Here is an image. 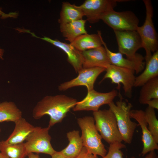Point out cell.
Segmentation results:
<instances>
[{
    "label": "cell",
    "instance_id": "1",
    "mask_svg": "<svg viewBox=\"0 0 158 158\" xmlns=\"http://www.w3.org/2000/svg\"><path fill=\"white\" fill-rule=\"evenodd\" d=\"M77 102L76 99L64 95L47 96L37 103L33 109L32 116L38 119L48 115L50 117L49 126L51 127L61 122Z\"/></svg>",
    "mask_w": 158,
    "mask_h": 158
},
{
    "label": "cell",
    "instance_id": "2",
    "mask_svg": "<svg viewBox=\"0 0 158 158\" xmlns=\"http://www.w3.org/2000/svg\"><path fill=\"white\" fill-rule=\"evenodd\" d=\"M119 96L120 100L116 104L112 101L108 105L115 116L122 141L130 144L132 142L135 129L139 125L130 120V113L132 104L127 100H123L120 94Z\"/></svg>",
    "mask_w": 158,
    "mask_h": 158
},
{
    "label": "cell",
    "instance_id": "3",
    "mask_svg": "<svg viewBox=\"0 0 158 158\" xmlns=\"http://www.w3.org/2000/svg\"><path fill=\"white\" fill-rule=\"evenodd\" d=\"M146 9V17L143 25L138 26L136 31L141 40L142 48L145 51V63L152 54L158 50V41L157 33L152 20L153 8L151 1L143 0Z\"/></svg>",
    "mask_w": 158,
    "mask_h": 158
},
{
    "label": "cell",
    "instance_id": "4",
    "mask_svg": "<svg viewBox=\"0 0 158 158\" xmlns=\"http://www.w3.org/2000/svg\"><path fill=\"white\" fill-rule=\"evenodd\" d=\"M77 123L82 131L81 137L83 146L90 153L104 157L107 151L96 128L94 118L86 116L79 118Z\"/></svg>",
    "mask_w": 158,
    "mask_h": 158
},
{
    "label": "cell",
    "instance_id": "5",
    "mask_svg": "<svg viewBox=\"0 0 158 158\" xmlns=\"http://www.w3.org/2000/svg\"><path fill=\"white\" fill-rule=\"evenodd\" d=\"M93 114L96 128L102 138L109 144L121 142L115 116L110 109L93 112Z\"/></svg>",
    "mask_w": 158,
    "mask_h": 158
},
{
    "label": "cell",
    "instance_id": "6",
    "mask_svg": "<svg viewBox=\"0 0 158 158\" xmlns=\"http://www.w3.org/2000/svg\"><path fill=\"white\" fill-rule=\"evenodd\" d=\"M117 43L119 52L131 60L144 59L143 56L136 53L142 48L141 38L136 30L114 31Z\"/></svg>",
    "mask_w": 158,
    "mask_h": 158
},
{
    "label": "cell",
    "instance_id": "7",
    "mask_svg": "<svg viewBox=\"0 0 158 158\" xmlns=\"http://www.w3.org/2000/svg\"><path fill=\"white\" fill-rule=\"evenodd\" d=\"M100 20L114 31L136 30L139 22L138 17L132 11L117 12L114 9L105 13Z\"/></svg>",
    "mask_w": 158,
    "mask_h": 158
},
{
    "label": "cell",
    "instance_id": "8",
    "mask_svg": "<svg viewBox=\"0 0 158 158\" xmlns=\"http://www.w3.org/2000/svg\"><path fill=\"white\" fill-rule=\"evenodd\" d=\"M51 127L42 128L35 126L25 143L28 154L42 153L51 155L56 151L51 143V137L49 134Z\"/></svg>",
    "mask_w": 158,
    "mask_h": 158
},
{
    "label": "cell",
    "instance_id": "9",
    "mask_svg": "<svg viewBox=\"0 0 158 158\" xmlns=\"http://www.w3.org/2000/svg\"><path fill=\"white\" fill-rule=\"evenodd\" d=\"M105 71L106 73L101 82L106 79H110L112 83L118 85L117 88L119 90L120 88L121 84H122L125 96L131 98L136 77L134 71L130 69L118 67L111 64L106 68Z\"/></svg>",
    "mask_w": 158,
    "mask_h": 158
},
{
    "label": "cell",
    "instance_id": "10",
    "mask_svg": "<svg viewBox=\"0 0 158 158\" xmlns=\"http://www.w3.org/2000/svg\"><path fill=\"white\" fill-rule=\"evenodd\" d=\"M117 90H113L106 93L98 92L94 89L88 91L87 95L82 100L78 102L73 108L74 111L99 110V107L104 104H108L118 95Z\"/></svg>",
    "mask_w": 158,
    "mask_h": 158
},
{
    "label": "cell",
    "instance_id": "11",
    "mask_svg": "<svg viewBox=\"0 0 158 158\" xmlns=\"http://www.w3.org/2000/svg\"><path fill=\"white\" fill-rule=\"evenodd\" d=\"M127 1L128 0H86L79 6L86 17V20L94 23L98 22L105 13L114 9L118 3Z\"/></svg>",
    "mask_w": 158,
    "mask_h": 158
},
{
    "label": "cell",
    "instance_id": "12",
    "mask_svg": "<svg viewBox=\"0 0 158 158\" xmlns=\"http://www.w3.org/2000/svg\"><path fill=\"white\" fill-rule=\"evenodd\" d=\"M105 70L106 68L99 67L83 68L78 72L76 78L61 84L58 89L59 91H63L72 87L83 86L86 87L87 91L91 90L94 89L97 78Z\"/></svg>",
    "mask_w": 158,
    "mask_h": 158
},
{
    "label": "cell",
    "instance_id": "13",
    "mask_svg": "<svg viewBox=\"0 0 158 158\" xmlns=\"http://www.w3.org/2000/svg\"><path fill=\"white\" fill-rule=\"evenodd\" d=\"M130 116V118H133L138 122L141 128L143 147L141 155L143 156L151 151L158 150V144L155 141L147 128L145 111L141 109L131 110Z\"/></svg>",
    "mask_w": 158,
    "mask_h": 158
},
{
    "label": "cell",
    "instance_id": "14",
    "mask_svg": "<svg viewBox=\"0 0 158 158\" xmlns=\"http://www.w3.org/2000/svg\"><path fill=\"white\" fill-rule=\"evenodd\" d=\"M81 52L83 58V68L99 67L106 69L111 64L104 46Z\"/></svg>",
    "mask_w": 158,
    "mask_h": 158
},
{
    "label": "cell",
    "instance_id": "15",
    "mask_svg": "<svg viewBox=\"0 0 158 158\" xmlns=\"http://www.w3.org/2000/svg\"><path fill=\"white\" fill-rule=\"evenodd\" d=\"M28 33H30L32 36L49 42L63 50L67 55L68 61L72 66L77 73H78L83 68V58L81 52L76 49L71 44L52 40L46 37H40L34 33L29 31Z\"/></svg>",
    "mask_w": 158,
    "mask_h": 158
},
{
    "label": "cell",
    "instance_id": "16",
    "mask_svg": "<svg viewBox=\"0 0 158 158\" xmlns=\"http://www.w3.org/2000/svg\"><path fill=\"white\" fill-rule=\"evenodd\" d=\"M102 45L105 48L107 56L111 64L118 67L131 69L136 74L142 71L145 67L144 59L137 60H131L124 58L120 53L112 51L108 48L106 43L102 40Z\"/></svg>",
    "mask_w": 158,
    "mask_h": 158
},
{
    "label": "cell",
    "instance_id": "17",
    "mask_svg": "<svg viewBox=\"0 0 158 158\" xmlns=\"http://www.w3.org/2000/svg\"><path fill=\"white\" fill-rule=\"evenodd\" d=\"M14 123L15 126L14 130L5 140L7 143L12 144L23 143L34 130L35 127L23 117Z\"/></svg>",
    "mask_w": 158,
    "mask_h": 158
},
{
    "label": "cell",
    "instance_id": "18",
    "mask_svg": "<svg viewBox=\"0 0 158 158\" xmlns=\"http://www.w3.org/2000/svg\"><path fill=\"white\" fill-rule=\"evenodd\" d=\"M102 39L101 32L98 31L97 34L87 33L80 35L70 44L81 52L102 46Z\"/></svg>",
    "mask_w": 158,
    "mask_h": 158
},
{
    "label": "cell",
    "instance_id": "19",
    "mask_svg": "<svg viewBox=\"0 0 158 158\" xmlns=\"http://www.w3.org/2000/svg\"><path fill=\"white\" fill-rule=\"evenodd\" d=\"M157 77H158V50L154 53L145 63V67L142 73L135 77L134 87H141L148 81Z\"/></svg>",
    "mask_w": 158,
    "mask_h": 158
},
{
    "label": "cell",
    "instance_id": "20",
    "mask_svg": "<svg viewBox=\"0 0 158 158\" xmlns=\"http://www.w3.org/2000/svg\"><path fill=\"white\" fill-rule=\"evenodd\" d=\"M86 20L83 19L60 24V30L65 39L72 42L79 36L87 33L85 25Z\"/></svg>",
    "mask_w": 158,
    "mask_h": 158
},
{
    "label": "cell",
    "instance_id": "21",
    "mask_svg": "<svg viewBox=\"0 0 158 158\" xmlns=\"http://www.w3.org/2000/svg\"><path fill=\"white\" fill-rule=\"evenodd\" d=\"M67 137L69 144L61 151L67 158H74L79 154L83 147L82 139L79 131L77 130L68 132Z\"/></svg>",
    "mask_w": 158,
    "mask_h": 158
},
{
    "label": "cell",
    "instance_id": "22",
    "mask_svg": "<svg viewBox=\"0 0 158 158\" xmlns=\"http://www.w3.org/2000/svg\"><path fill=\"white\" fill-rule=\"evenodd\" d=\"M84 16V13L79 6L64 2L62 4L58 22L60 24H65L82 19Z\"/></svg>",
    "mask_w": 158,
    "mask_h": 158
},
{
    "label": "cell",
    "instance_id": "23",
    "mask_svg": "<svg viewBox=\"0 0 158 158\" xmlns=\"http://www.w3.org/2000/svg\"><path fill=\"white\" fill-rule=\"evenodd\" d=\"M22 112L12 102L0 103V122H14L22 117Z\"/></svg>",
    "mask_w": 158,
    "mask_h": 158
},
{
    "label": "cell",
    "instance_id": "24",
    "mask_svg": "<svg viewBox=\"0 0 158 158\" xmlns=\"http://www.w3.org/2000/svg\"><path fill=\"white\" fill-rule=\"evenodd\" d=\"M141 87L139 99L140 103L146 104L151 99H158V77L150 80Z\"/></svg>",
    "mask_w": 158,
    "mask_h": 158
},
{
    "label": "cell",
    "instance_id": "25",
    "mask_svg": "<svg viewBox=\"0 0 158 158\" xmlns=\"http://www.w3.org/2000/svg\"><path fill=\"white\" fill-rule=\"evenodd\" d=\"M0 151L9 158H25L28 155L24 142L12 144L2 140L0 142Z\"/></svg>",
    "mask_w": 158,
    "mask_h": 158
},
{
    "label": "cell",
    "instance_id": "26",
    "mask_svg": "<svg viewBox=\"0 0 158 158\" xmlns=\"http://www.w3.org/2000/svg\"><path fill=\"white\" fill-rule=\"evenodd\" d=\"M145 116L149 131L155 141L158 143V121L154 109L148 106L145 111Z\"/></svg>",
    "mask_w": 158,
    "mask_h": 158
},
{
    "label": "cell",
    "instance_id": "27",
    "mask_svg": "<svg viewBox=\"0 0 158 158\" xmlns=\"http://www.w3.org/2000/svg\"><path fill=\"white\" fill-rule=\"evenodd\" d=\"M109 144L107 154L102 158H123V154L121 149L126 148L124 144L118 142Z\"/></svg>",
    "mask_w": 158,
    "mask_h": 158
},
{
    "label": "cell",
    "instance_id": "28",
    "mask_svg": "<svg viewBox=\"0 0 158 158\" xmlns=\"http://www.w3.org/2000/svg\"><path fill=\"white\" fill-rule=\"evenodd\" d=\"M74 158H98L97 155L89 152L83 146L79 154Z\"/></svg>",
    "mask_w": 158,
    "mask_h": 158
},
{
    "label": "cell",
    "instance_id": "29",
    "mask_svg": "<svg viewBox=\"0 0 158 158\" xmlns=\"http://www.w3.org/2000/svg\"><path fill=\"white\" fill-rule=\"evenodd\" d=\"M146 104L148 105L149 107L154 109H158V99H153L147 102Z\"/></svg>",
    "mask_w": 158,
    "mask_h": 158
},
{
    "label": "cell",
    "instance_id": "30",
    "mask_svg": "<svg viewBox=\"0 0 158 158\" xmlns=\"http://www.w3.org/2000/svg\"><path fill=\"white\" fill-rule=\"evenodd\" d=\"M157 155L154 150L151 151L147 154L144 158H157ZM130 158H136L134 156H132Z\"/></svg>",
    "mask_w": 158,
    "mask_h": 158
},
{
    "label": "cell",
    "instance_id": "31",
    "mask_svg": "<svg viewBox=\"0 0 158 158\" xmlns=\"http://www.w3.org/2000/svg\"><path fill=\"white\" fill-rule=\"evenodd\" d=\"M51 156L52 158H67L63 155L61 151H55Z\"/></svg>",
    "mask_w": 158,
    "mask_h": 158
},
{
    "label": "cell",
    "instance_id": "32",
    "mask_svg": "<svg viewBox=\"0 0 158 158\" xmlns=\"http://www.w3.org/2000/svg\"><path fill=\"white\" fill-rule=\"evenodd\" d=\"M27 156L28 158H40L38 154H35L33 153H29Z\"/></svg>",
    "mask_w": 158,
    "mask_h": 158
},
{
    "label": "cell",
    "instance_id": "33",
    "mask_svg": "<svg viewBox=\"0 0 158 158\" xmlns=\"http://www.w3.org/2000/svg\"><path fill=\"white\" fill-rule=\"evenodd\" d=\"M4 50L0 48V59H3V56L4 55Z\"/></svg>",
    "mask_w": 158,
    "mask_h": 158
},
{
    "label": "cell",
    "instance_id": "34",
    "mask_svg": "<svg viewBox=\"0 0 158 158\" xmlns=\"http://www.w3.org/2000/svg\"><path fill=\"white\" fill-rule=\"evenodd\" d=\"M0 158H9L6 155L0 152Z\"/></svg>",
    "mask_w": 158,
    "mask_h": 158
},
{
    "label": "cell",
    "instance_id": "35",
    "mask_svg": "<svg viewBox=\"0 0 158 158\" xmlns=\"http://www.w3.org/2000/svg\"><path fill=\"white\" fill-rule=\"evenodd\" d=\"M1 12H0V16H1Z\"/></svg>",
    "mask_w": 158,
    "mask_h": 158
},
{
    "label": "cell",
    "instance_id": "36",
    "mask_svg": "<svg viewBox=\"0 0 158 158\" xmlns=\"http://www.w3.org/2000/svg\"><path fill=\"white\" fill-rule=\"evenodd\" d=\"M1 131V128H0V133Z\"/></svg>",
    "mask_w": 158,
    "mask_h": 158
},
{
    "label": "cell",
    "instance_id": "37",
    "mask_svg": "<svg viewBox=\"0 0 158 158\" xmlns=\"http://www.w3.org/2000/svg\"><path fill=\"white\" fill-rule=\"evenodd\" d=\"M157 158H158V157H157Z\"/></svg>",
    "mask_w": 158,
    "mask_h": 158
}]
</instances>
